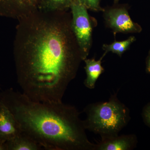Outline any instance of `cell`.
<instances>
[{"label":"cell","mask_w":150,"mask_h":150,"mask_svg":"<svg viewBox=\"0 0 150 150\" xmlns=\"http://www.w3.org/2000/svg\"><path fill=\"white\" fill-rule=\"evenodd\" d=\"M67 11L38 9L18 19L13 56L18 83L34 101L61 102L83 61Z\"/></svg>","instance_id":"obj_1"},{"label":"cell","mask_w":150,"mask_h":150,"mask_svg":"<svg viewBox=\"0 0 150 150\" xmlns=\"http://www.w3.org/2000/svg\"><path fill=\"white\" fill-rule=\"evenodd\" d=\"M0 102L10 110L22 131L45 149H96L87 137L79 112L72 105L33 101L11 88L0 93Z\"/></svg>","instance_id":"obj_2"},{"label":"cell","mask_w":150,"mask_h":150,"mask_svg":"<svg viewBox=\"0 0 150 150\" xmlns=\"http://www.w3.org/2000/svg\"><path fill=\"white\" fill-rule=\"evenodd\" d=\"M86 129L99 134L102 139L118 136L130 119L129 109L112 96L108 101L89 105L85 110Z\"/></svg>","instance_id":"obj_3"},{"label":"cell","mask_w":150,"mask_h":150,"mask_svg":"<svg viewBox=\"0 0 150 150\" xmlns=\"http://www.w3.org/2000/svg\"><path fill=\"white\" fill-rule=\"evenodd\" d=\"M70 9L72 29L84 61L87 58L91 47L92 21L87 9L76 1L72 4Z\"/></svg>","instance_id":"obj_4"},{"label":"cell","mask_w":150,"mask_h":150,"mask_svg":"<svg viewBox=\"0 0 150 150\" xmlns=\"http://www.w3.org/2000/svg\"><path fill=\"white\" fill-rule=\"evenodd\" d=\"M103 17L107 27L117 33H139L142 28L140 25L132 20L128 9L124 6L104 8Z\"/></svg>","instance_id":"obj_5"},{"label":"cell","mask_w":150,"mask_h":150,"mask_svg":"<svg viewBox=\"0 0 150 150\" xmlns=\"http://www.w3.org/2000/svg\"><path fill=\"white\" fill-rule=\"evenodd\" d=\"M42 0H0V16L18 19L38 9Z\"/></svg>","instance_id":"obj_6"},{"label":"cell","mask_w":150,"mask_h":150,"mask_svg":"<svg viewBox=\"0 0 150 150\" xmlns=\"http://www.w3.org/2000/svg\"><path fill=\"white\" fill-rule=\"evenodd\" d=\"M22 132L21 126L13 114L0 102V142L5 143Z\"/></svg>","instance_id":"obj_7"},{"label":"cell","mask_w":150,"mask_h":150,"mask_svg":"<svg viewBox=\"0 0 150 150\" xmlns=\"http://www.w3.org/2000/svg\"><path fill=\"white\" fill-rule=\"evenodd\" d=\"M137 139L136 136L129 135L102 139V142L96 146L99 150H129L136 147Z\"/></svg>","instance_id":"obj_8"},{"label":"cell","mask_w":150,"mask_h":150,"mask_svg":"<svg viewBox=\"0 0 150 150\" xmlns=\"http://www.w3.org/2000/svg\"><path fill=\"white\" fill-rule=\"evenodd\" d=\"M106 54L105 53L102 57L98 61L94 59H86L84 61L85 63L84 68L86 74V78L84 83L88 88H94L98 79L104 72V68L101 65V62L103 58Z\"/></svg>","instance_id":"obj_9"},{"label":"cell","mask_w":150,"mask_h":150,"mask_svg":"<svg viewBox=\"0 0 150 150\" xmlns=\"http://www.w3.org/2000/svg\"><path fill=\"white\" fill-rule=\"evenodd\" d=\"M6 143L7 150H39L42 148L23 131Z\"/></svg>","instance_id":"obj_10"},{"label":"cell","mask_w":150,"mask_h":150,"mask_svg":"<svg viewBox=\"0 0 150 150\" xmlns=\"http://www.w3.org/2000/svg\"><path fill=\"white\" fill-rule=\"evenodd\" d=\"M76 0H42L38 10L44 12L67 11Z\"/></svg>","instance_id":"obj_11"},{"label":"cell","mask_w":150,"mask_h":150,"mask_svg":"<svg viewBox=\"0 0 150 150\" xmlns=\"http://www.w3.org/2000/svg\"><path fill=\"white\" fill-rule=\"evenodd\" d=\"M136 40V37L131 36L128 39L123 41H114L109 44H104L102 48L106 53L112 52L121 57L123 53L129 49L131 44Z\"/></svg>","instance_id":"obj_12"},{"label":"cell","mask_w":150,"mask_h":150,"mask_svg":"<svg viewBox=\"0 0 150 150\" xmlns=\"http://www.w3.org/2000/svg\"><path fill=\"white\" fill-rule=\"evenodd\" d=\"M87 9L93 11H103L104 8L100 5V0H76Z\"/></svg>","instance_id":"obj_13"},{"label":"cell","mask_w":150,"mask_h":150,"mask_svg":"<svg viewBox=\"0 0 150 150\" xmlns=\"http://www.w3.org/2000/svg\"><path fill=\"white\" fill-rule=\"evenodd\" d=\"M142 116L144 123L150 128V102L146 105L143 108Z\"/></svg>","instance_id":"obj_14"},{"label":"cell","mask_w":150,"mask_h":150,"mask_svg":"<svg viewBox=\"0 0 150 150\" xmlns=\"http://www.w3.org/2000/svg\"><path fill=\"white\" fill-rule=\"evenodd\" d=\"M146 71L147 73L150 74V51L146 59Z\"/></svg>","instance_id":"obj_15"},{"label":"cell","mask_w":150,"mask_h":150,"mask_svg":"<svg viewBox=\"0 0 150 150\" xmlns=\"http://www.w3.org/2000/svg\"><path fill=\"white\" fill-rule=\"evenodd\" d=\"M0 150H7L6 142H0Z\"/></svg>","instance_id":"obj_16"},{"label":"cell","mask_w":150,"mask_h":150,"mask_svg":"<svg viewBox=\"0 0 150 150\" xmlns=\"http://www.w3.org/2000/svg\"><path fill=\"white\" fill-rule=\"evenodd\" d=\"M119 1H120V0H113L114 3H115V4H116V3H118Z\"/></svg>","instance_id":"obj_17"}]
</instances>
